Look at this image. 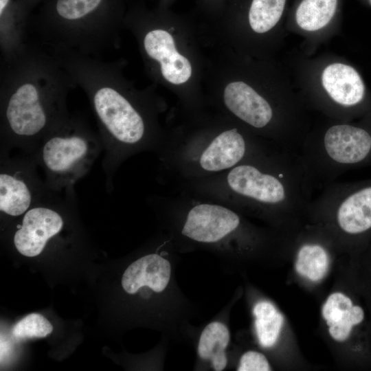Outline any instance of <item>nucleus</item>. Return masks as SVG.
Masks as SVG:
<instances>
[{
    "label": "nucleus",
    "mask_w": 371,
    "mask_h": 371,
    "mask_svg": "<svg viewBox=\"0 0 371 371\" xmlns=\"http://www.w3.org/2000/svg\"><path fill=\"white\" fill-rule=\"evenodd\" d=\"M77 85L43 45L27 42L1 59L0 155L14 149L30 155L49 132L70 113L67 99Z\"/></svg>",
    "instance_id": "1"
},
{
    "label": "nucleus",
    "mask_w": 371,
    "mask_h": 371,
    "mask_svg": "<svg viewBox=\"0 0 371 371\" xmlns=\"http://www.w3.org/2000/svg\"><path fill=\"white\" fill-rule=\"evenodd\" d=\"M46 49L89 99L103 146L106 190L111 193L115 173L127 159L160 148L164 137L155 127L153 112L127 91L112 63L62 46Z\"/></svg>",
    "instance_id": "2"
},
{
    "label": "nucleus",
    "mask_w": 371,
    "mask_h": 371,
    "mask_svg": "<svg viewBox=\"0 0 371 371\" xmlns=\"http://www.w3.org/2000/svg\"><path fill=\"white\" fill-rule=\"evenodd\" d=\"M179 185L183 191L221 201L242 214L271 220L306 213L315 187L297 154L279 148Z\"/></svg>",
    "instance_id": "3"
},
{
    "label": "nucleus",
    "mask_w": 371,
    "mask_h": 371,
    "mask_svg": "<svg viewBox=\"0 0 371 371\" xmlns=\"http://www.w3.org/2000/svg\"><path fill=\"white\" fill-rule=\"evenodd\" d=\"M122 0H46L30 18L43 46H62L99 58L114 47Z\"/></svg>",
    "instance_id": "4"
},
{
    "label": "nucleus",
    "mask_w": 371,
    "mask_h": 371,
    "mask_svg": "<svg viewBox=\"0 0 371 371\" xmlns=\"http://www.w3.org/2000/svg\"><path fill=\"white\" fill-rule=\"evenodd\" d=\"M278 148L232 127L164 138L157 154L162 170L179 182L222 173Z\"/></svg>",
    "instance_id": "5"
},
{
    "label": "nucleus",
    "mask_w": 371,
    "mask_h": 371,
    "mask_svg": "<svg viewBox=\"0 0 371 371\" xmlns=\"http://www.w3.org/2000/svg\"><path fill=\"white\" fill-rule=\"evenodd\" d=\"M147 201L183 242L225 249L232 243L258 237L241 212L218 201L182 190L175 196L152 195Z\"/></svg>",
    "instance_id": "6"
},
{
    "label": "nucleus",
    "mask_w": 371,
    "mask_h": 371,
    "mask_svg": "<svg viewBox=\"0 0 371 371\" xmlns=\"http://www.w3.org/2000/svg\"><path fill=\"white\" fill-rule=\"evenodd\" d=\"M102 152L98 132L82 116L71 113L41 139L30 155L42 169L47 187L64 192L74 189Z\"/></svg>",
    "instance_id": "7"
},
{
    "label": "nucleus",
    "mask_w": 371,
    "mask_h": 371,
    "mask_svg": "<svg viewBox=\"0 0 371 371\" xmlns=\"http://www.w3.org/2000/svg\"><path fill=\"white\" fill-rule=\"evenodd\" d=\"M297 154L314 186H324L347 170L371 166V131L334 124L320 138L304 139Z\"/></svg>",
    "instance_id": "8"
},
{
    "label": "nucleus",
    "mask_w": 371,
    "mask_h": 371,
    "mask_svg": "<svg viewBox=\"0 0 371 371\" xmlns=\"http://www.w3.org/2000/svg\"><path fill=\"white\" fill-rule=\"evenodd\" d=\"M306 213L330 218L344 237L364 247L371 236V179L324 186Z\"/></svg>",
    "instance_id": "9"
},
{
    "label": "nucleus",
    "mask_w": 371,
    "mask_h": 371,
    "mask_svg": "<svg viewBox=\"0 0 371 371\" xmlns=\"http://www.w3.org/2000/svg\"><path fill=\"white\" fill-rule=\"evenodd\" d=\"M31 155H0L1 215L13 220L21 217L34 205L51 196L54 191L38 173Z\"/></svg>",
    "instance_id": "10"
},
{
    "label": "nucleus",
    "mask_w": 371,
    "mask_h": 371,
    "mask_svg": "<svg viewBox=\"0 0 371 371\" xmlns=\"http://www.w3.org/2000/svg\"><path fill=\"white\" fill-rule=\"evenodd\" d=\"M227 109L253 129L264 131L274 118V110L269 101L246 83H229L223 92Z\"/></svg>",
    "instance_id": "11"
},
{
    "label": "nucleus",
    "mask_w": 371,
    "mask_h": 371,
    "mask_svg": "<svg viewBox=\"0 0 371 371\" xmlns=\"http://www.w3.org/2000/svg\"><path fill=\"white\" fill-rule=\"evenodd\" d=\"M142 45L147 57L159 63L161 73L167 81L179 85L190 78L191 65L177 51L175 41L167 31L161 29L147 31L143 36Z\"/></svg>",
    "instance_id": "12"
},
{
    "label": "nucleus",
    "mask_w": 371,
    "mask_h": 371,
    "mask_svg": "<svg viewBox=\"0 0 371 371\" xmlns=\"http://www.w3.org/2000/svg\"><path fill=\"white\" fill-rule=\"evenodd\" d=\"M170 261L157 253L146 254L131 264L122 278V286L129 294H135L144 286L155 293L164 291L170 281Z\"/></svg>",
    "instance_id": "13"
},
{
    "label": "nucleus",
    "mask_w": 371,
    "mask_h": 371,
    "mask_svg": "<svg viewBox=\"0 0 371 371\" xmlns=\"http://www.w3.org/2000/svg\"><path fill=\"white\" fill-rule=\"evenodd\" d=\"M322 313L330 337L341 342L347 340L353 329L362 325L366 319L363 306L355 304L351 297L340 292L333 293L328 297Z\"/></svg>",
    "instance_id": "14"
},
{
    "label": "nucleus",
    "mask_w": 371,
    "mask_h": 371,
    "mask_svg": "<svg viewBox=\"0 0 371 371\" xmlns=\"http://www.w3.org/2000/svg\"><path fill=\"white\" fill-rule=\"evenodd\" d=\"M30 14L19 0H0L1 59L14 55L27 42Z\"/></svg>",
    "instance_id": "15"
},
{
    "label": "nucleus",
    "mask_w": 371,
    "mask_h": 371,
    "mask_svg": "<svg viewBox=\"0 0 371 371\" xmlns=\"http://www.w3.org/2000/svg\"><path fill=\"white\" fill-rule=\"evenodd\" d=\"M322 79L329 96L341 106H356L363 100L364 84L359 73L350 65L331 64L324 70Z\"/></svg>",
    "instance_id": "16"
},
{
    "label": "nucleus",
    "mask_w": 371,
    "mask_h": 371,
    "mask_svg": "<svg viewBox=\"0 0 371 371\" xmlns=\"http://www.w3.org/2000/svg\"><path fill=\"white\" fill-rule=\"evenodd\" d=\"M230 340L228 328L221 322L208 324L201 333L197 351L199 357L210 361L215 371L223 370L227 364L225 354Z\"/></svg>",
    "instance_id": "17"
},
{
    "label": "nucleus",
    "mask_w": 371,
    "mask_h": 371,
    "mask_svg": "<svg viewBox=\"0 0 371 371\" xmlns=\"http://www.w3.org/2000/svg\"><path fill=\"white\" fill-rule=\"evenodd\" d=\"M255 329L259 344L265 348L276 344L284 323L281 313L268 301L257 302L253 308Z\"/></svg>",
    "instance_id": "18"
},
{
    "label": "nucleus",
    "mask_w": 371,
    "mask_h": 371,
    "mask_svg": "<svg viewBox=\"0 0 371 371\" xmlns=\"http://www.w3.org/2000/svg\"><path fill=\"white\" fill-rule=\"evenodd\" d=\"M329 267V256L324 246L317 243L303 244L297 253L296 271L313 282L326 276Z\"/></svg>",
    "instance_id": "19"
},
{
    "label": "nucleus",
    "mask_w": 371,
    "mask_h": 371,
    "mask_svg": "<svg viewBox=\"0 0 371 371\" xmlns=\"http://www.w3.org/2000/svg\"><path fill=\"white\" fill-rule=\"evenodd\" d=\"M337 3V0H303L295 14L297 25L307 31L324 27L333 18Z\"/></svg>",
    "instance_id": "20"
},
{
    "label": "nucleus",
    "mask_w": 371,
    "mask_h": 371,
    "mask_svg": "<svg viewBox=\"0 0 371 371\" xmlns=\"http://www.w3.org/2000/svg\"><path fill=\"white\" fill-rule=\"evenodd\" d=\"M286 0H253L249 13V21L257 33L270 30L280 20Z\"/></svg>",
    "instance_id": "21"
},
{
    "label": "nucleus",
    "mask_w": 371,
    "mask_h": 371,
    "mask_svg": "<svg viewBox=\"0 0 371 371\" xmlns=\"http://www.w3.org/2000/svg\"><path fill=\"white\" fill-rule=\"evenodd\" d=\"M53 331L52 324L42 315L31 313L18 322L12 329L17 339L43 338Z\"/></svg>",
    "instance_id": "22"
},
{
    "label": "nucleus",
    "mask_w": 371,
    "mask_h": 371,
    "mask_svg": "<svg viewBox=\"0 0 371 371\" xmlns=\"http://www.w3.org/2000/svg\"><path fill=\"white\" fill-rule=\"evenodd\" d=\"M271 366L265 356L261 352L249 350L240 357L238 371H269Z\"/></svg>",
    "instance_id": "23"
},
{
    "label": "nucleus",
    "mask_w": 371,
    "mask_h": 371,
    "mask_svg": "<svg viewBox=\"0 0 371 371\" xmlns=\"http://www.w3.org/2000/svg\"><path fill=\"white\" fill-rule=\"evenodd\" d=\"M368 253L369 254H367L366 258H367V261L370 264V266H369V271L367 270L366 275V288L367 290V293L369 294V296L371 298V247Z\"/></svg>",
    "instance_id": "24"
},
{
    "label": "nucleus",
    "mask_w": 371,
    "mask_h": 371,
    "mask_svg": "<svg viewBox=\"0 0 371 371\" xmlns=\"http://www.w3.org/2000/svg\"><path fill=\"white\" fill-rule=\"evenodd\" d=\"M26 10L31 13V12L37 5L44 3L46 0H19Z\"/></svg>",
    "instance_id": "25"
},
{
    "label": "nucleus",
    "mask_w": 371,
    "mask_h": 371,
    "mask_svg": "<svg viewBox=\"0 0 371 371\" xmlns=\"http://www.w3.org/2000/svg\"><path fill=\"white\" fill-rule=\"evenodd\" d=\"M370 3H371V0H370Z\"/></svg>",
    "instance_id": "26"
}]
</instances>
